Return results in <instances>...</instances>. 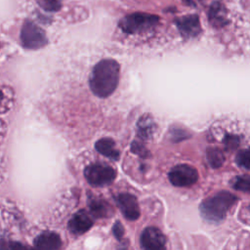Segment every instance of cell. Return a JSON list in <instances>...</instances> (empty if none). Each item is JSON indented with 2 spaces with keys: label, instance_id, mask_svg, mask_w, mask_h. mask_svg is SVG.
I'll list each match as a JSON object with an SVG mask.
<instances>
[{
  "label": "cell",
  "instance_id": "obj_8",
  "mask_svg": "<svg viewBox=\"0 0 250 250\" xmlns=\"http://www.w3.org/2000/svg\"><path fill=\"white\" fill-rule=\"evenodd\" d=\"M116 202L127 220L135 221L140 217V207L137 198L130 193H120Z\"/></svg>",
  "mask_w": 250,
  "mask_h": 250
},
{
  "label": "cell",
  "instance_id": "obj_21",
  "mask_svg": "<svg viewBox=\"0 0 250 250\" xmlns=\"http://www.w3.org/2000/svg\"><path fill=\"white\" fill-rule=\"evenodd\" d=\"M0 250H16L14 242H1L0 244Z\"/></svg>",
  "mask_w": 250,
  "mask_h": 250
},
{
  "label": "cell",
  "instance_id": "obj_23",
  "mask_svg": "<svg viewBox=\"0 0 250 250\" xmlns=\"http://www.w3.org/2000/svg\"><path fill=\"white\" fill-rule=\"evenodd\" d=\"M1 98H2V94H1V92H0V101H1Z\"/></svg>",
  "mask_w": 250,
  "mask_h": 250
},
{
  "label": "cell",
  "instance_id": "obj_11",
  "mask_svg": "<svg viewBox=\"0 0 250 250\" xmlns=\"http://www.w3.org/2000/svg\"><path fill=\"white\" fill-rule=\"evenodd\" d=\"M35 250H61L62 240L59 234L53 231H44L34 240Z\"/></svg>",
  "mask_w": 250,
  "mask_h": 250
},
{
  "label": "cell",
  "instance_id": "obj_1",
  "mask_svg": "<svg viewBox=\"0 0 250 250\" xmlns=\"http://www.w3.org/2000/svg\"><path fill=\"white\" fill-rule=\"evenodd\" d=\"M119 73V63L112 59H104L97 62L89 78V85L93 94L100 98L110 96L118 85Z\"/></svg>",
  "mask_w": 250,
  "mask_h": 250
},
{
  "label": "cell",
  "instance_id": "obj_9",
  "mask_svg": "<svg viewBox=\"0 0 250 250\" xmlns=\"http://www.w3.org/2000/svg\"><path fill=\"white\" fill-rule=\"evenodd\" d=\"M176 24L181 34L185 38H192L199 34L201 27L199 19L196 15H188L176 21Z\"/></svg>",
  "mask_w": 250,
  "mask_h": 250
},
{
  "label": "cell",
  "instance_id": "obj_7",
  "mask_svg": "<svg viewBox=\"0 0 250 250\" xmlns=\"http://www.w3.org/2000/svg\"><path fill=\"white\" fill-rule=\"evenodd\" d=\"M21 39L24 46L30 48L42 47L47 42L45 32L37 23L33 22H26L23 24L21 30Z\"/></svg>",
  "mask_w": 250,
  "mask_h": 250
},
{
  "label": "cell",
  "instance_id": "obj_12",
  "mask_svg": "<svg viewBox=\"0 0 250 250\" xmlns=\"http://www.w3.org/2000/svg\"><path fill=\"white\" fill-rule=\"evenodd\" d=\"M96 149L104 156L112 160L119 159V151L115 147V143L109 138H103L96 143Z\"/></svg>",
  "mask_w": 250,
  "mask_h": 250
},
{
  "label": "cell",
  "instance_id": "obj_16",
  "mask_svg": "<svg viewBox=\"0 0 250 250\" xmlns=\"http://www.w3.org/2000/svg\"><path fill=\"white\" fill-rule=\"evenodd\" d=\"M207 158L210 165L214 168H219L225 160V156L223 152L216 147H212L207 150Z\"/></svg>",
  "mask_w": 250,
  "mask_h": 250
},
{
  "label": "cell",
  "instance_id": "obj_2",
  "mask_svg": "<svg viewBox=\"0 0 250 250\" xmlns=\"http://www.w3.org/2000/svg\"><path fill=\"white\" fill-rule=\"evenodd\" d=\"M236 201L237 197L234 194L229 191H220L200 204V213L205 220L218 223L225 219L228 211Z\"/></svg>",
  "mask_w": 250,
  "mask_h": 250
},
{
  "label": "cell",
  "instance_id": "obj_15",
  "mask_svg": "<svg viewBox=\"0 0 250 250\" xmlns=\"http://www.w3.org/2000/svg\"><path fill=\"white\" fill-rule=\"evenodd\" d=\"M209 20L215 26H223L228 22L226 9L221 3L215 2L212 4L209 10Z\"/></svg>",
  "mask_w": 250,
  "mask_h": 250
},
{
  "label": "cell",
  "instance_id": "obj_14",
  "mask_svg": "<svg viewBox=\"0 0 250 250\" xmlns=\"http://www.w3.org/2000/svg\"><path fill=\"white\" fill-rule=\"evenodd\" d=\"M156 129L155 122L148 114L143 115L138 121V135L143 140L150 139Z\"/></svg>",
  "mask_w": 250,
  "mask_h": 250
},
{
  "label": "cell",
  "instance_id": "obj_13",
  "mask_svg": "<svg viewBox=\"0 0 250 250\" xmlns=\"http://www.w3.org/2000/svg\"><path fill=\"white\" fill-rule=\"evenodd\" d=\"M89 207L91 214L96 218H104L110 216L112 213L111 206L102 198L93 197L89 200Z\"/></svg>",
  "mask_w": 250,
  "mask_h": 250
},
{
  "label": "cell",
  "instance_id": "obj_19",
  "mask_svg": "<svg viewBox=\"0 0 250 250\" xmlns=\"http://www.w3.org/2000/svg\"><path fill=\"white\" fill-rule=\"evenodd\" d=\"M112 232L114 234V236L118 239V240H121L123 235H124V228L123 226L120 224L119 221H116L113 228H112Z\"/></svg>",
  "mask_w": 250,
  "mask_h": 250
},
{
  "label": "cell",
  "instance_id": "obj_5",
  "mask_svg": "<svg viewBox=\"0 0 250 250\" xmlns=\"http://www.w3.org/2000/svg\"><path fill=\"white\" fill-rule=\"evenodd\" d=\"M168 177L175 187H189L197 182L198 172L190 165L179 164L170 170Z\"/></svg>",
  "mask_w": 250,
  "mask_h": 250
},
{
  "label": "cell",
  "instance_id": "obj_6",
  "mask_svg": "<svg viewBox=\"0 0 250 250\" xmlns=\"http://www.w3.org/2000/svg\"><path fill=\"white\" fill-rule=\"evenodd\" d=\"M141 247L143 250H165L166 237L159 229L148 227L141 234Z\"/></svg>",
  "mask_w": 250,
  "mask_h": 250
},
{
  "label": "cell",
  "instance_id": "obj_18",
  "mask_svg": "<svg viewBox=\"0 0 250 250\" xmlns=\"http://www.w3.org/2000/svg\"><path fill=\"white\" fill-rule=\"evenodd\" d=\"M236 163L247 170H250V147L240 150L236 154Z\"/></svg>",
  "mask_w": 250,
  "mask_h": 250
},
{
  "label": "cell",
  "instance_id": "obj_4",
  "mask_svg": "<svg viewBox=\"0 0 250 250\" xmlns=\"http://www.w3.org/2000/svg\"><path fill=\"white\" fill-rule=\"evenodd\" d=\"M87 182L94 187H104L111 184L115 177V170L104 163H94L86 167L84 171Z\"/></svg>",
  "mask_w": 250,
  "mask_h": 250
},
{
  "label": "cell",
  "instance_id": "obj_20",
  "mask_svg": "<svg viewBox=\"0 0 250 250\" xmlns=\"http://www.w3.org/2000/svg\"><path fill=\"white\" fill-rule=\"evenodd\" d=\"M132 150H133L135 153H137V154H139V155H141V156H143V157H146V156L147 150H146L141 144H139V143L134 142V143L132 144Z\"/></svg>",
  "mask_w": 250,
  "mask_h": 250
},
{
  "label": "cell",
  "instance_id": "obj_10",
  "mask_svg": "<svg viewBox=\"0 0 250 250\" xmlns=\"http://www.w3.org/2000/svg\"><path fill=\"white\" fill-rule=\"evenodd\" d=\"M92 226L93 220L85 210H80L75 213L68 222L69 231L76 235L86 232Z\"/></svg>",
  "mask_w": 250,
  "mask_h": 250
},
{
  "label": "cell",
  "instance_id": "obj_3",
  "mask_svg": "<svg viewBox=\"0 0 250 250\" xmlns=\"http://www.w3.org/2000/svg\"><path fill=\"white\" fill-rule=\"evenodd\" d=\"M158 17L145 13H135L126 16L120 21V27L127 33H138L146 31L154 26L158 21Z\"/></svg>",
  "mask_w": 250,
  "mask_h": 250
},
{
  "label": "cell",
  "instance_id": "obj_22",
  "mask_svg": "<svg viewBox=\"0 0 250 250\" xmlns=\"http://www.w3.org/2000/svg\"><path fill=\"white\" fill-rule=\"evenodd\" d=\"M118 250H129V248L127 246H121V247H119Z\"/></svg>",
  "mask_w": 250,
  "mask_h": 250
},
{
  "label": "cell",
  "instance_id": "obj_17",
  "mask_svg": "<svg viewBox=\"0 0 250 250\" xmlns=\"http://www.w3.org/2000/svg\"><path fill=\"white\" fill-rule=\"evenodd\" d=\"M232 186L235 189L250 193V176H238L234 179Z\"/></svg>",
  "mask_w": 250,
  "mask_h": 250
}]
</instances>
